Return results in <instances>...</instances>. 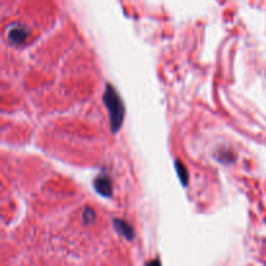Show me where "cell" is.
<instances>
[{
    "label": "cell",
    "instance_id": "obj_1",
    "mask_svg": "<svg viewBox=\"0 0 266 266\" xmlns=\"http://www.w3.org/2000/svg\"><path fill=\"white\" fill-rule=\"evenodd\" d=\"M104 103L109 112L112 131H117L122 125L123 117H125V107H123L122 100L116 90L109 84L107 86V90L104 92Z\"/></svg>",
    "mask_w": 266,
    "mask_h": 266
},
{
    "label": "cell",
    "instance_id": "obj_2",
    "mask_svg": "<svg viewBox=\"0 0 266 266\" xmlns=\"http://www.w3.org/2000/svg\"><path fill=\"white\" fill-rule=\"evenodd\" d=\"M95 190L98 191L102 196L109 197L112 195V182L107 175H100L95 179Z\"/></svg>",
    "mask_w": 266,
    "mask_h": 266
},
{
    "label": "cell",
    "instance_id": "obj_3",
    "mask_svg": "<svg viewBox=\"0 0 266 266\" xmlns=\"http://www.w3.org/2000/svg\"><path fill=\"white\" fill-rule=\"evenodd\" d=\"M29 32L25 28H21V26H17V28L11 29L9 30V40H11L13 44H21L26 40L28 38Z\"/></svg>",
    "mask_w": 266,
    "mask_h": 266
},
{
    "label": "cell",
    "instance_id": "obj_4",
    "mask_svg": "<svg viewBox=\"0 0 266 266\" xmlns=\"http://www.w3.org/2000/svg\"><path fill=\"white\" fill-rule=\"evenodd\" d=\"M114 228H117V231H118L119 234L125 236L126 239H129V240H131V239L134 238L133 228H131L129 224H126L125 221L114 220Z\"/></svg>",
    "mask_w": 266,
    "mask_h": 266
},
{
    "label": "cell",
    "instance_id": "obj_5",
    "mask_svg": "<svg viewBox=\"0 0 266 266\" xmlns=\"http://www.w3.org/2000/svg\"><path fill=\"white\" fill-rule=\"evenodd\" d=\"M175 168H177V173L179 174V178H181V181H182L183 185L186 186V183H187V181H189V177H187V170H186V168L182 165V162H175Z\"/></svg>",
    "mask_w": 266,
    "mask_h": 266
},
{
    "label": "cell",
    "instance_id": "obj_6",
    "mask_svg": "<svg viewBox=\"0 0 266 266\" xmlns=\"http://www.w3.org/2000/svg\"><path fill=\"white\" fill-rule=\"evenodd\" d=\"M83 217H84V221L86 222H92L95 218V213H94V210L90 209V208H86V210H84V214H83Z\"/></svg>",
    "mask_w": 266,
    "mask_h": 266
},
{
    "label": "cell",
    "instance_id": "obj_7",
    "mask_svg": "<svg viewBox=\"0 0 266 266\" xmlns=\"http://www.w3.org/2000/svg\"><path fill=\"white\" fill-rule=\"evenodd\" d=\"M147 266H161V264H160L158 260H152V261H150V263L147 264Z\"/></svg>",
    "mask_w": 266,
    "mask_h": 266
}]
</instances>
